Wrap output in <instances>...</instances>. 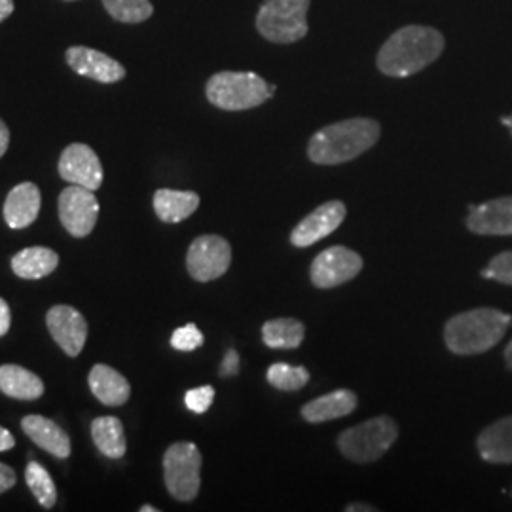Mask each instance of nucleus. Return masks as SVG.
<instances>
[{
  "instance_id": "f257e3e1",
  "label": "nucleus",
  "mask_w": 512,
  "mask_h": 512,
  "mask_svg": "<svg viewBox=\"0 0 512 512\" xmlns=\"http://www.w3.org/2000/svg\"><path fill=\"white\" fill-rule=\"evenodd\" d=\"M446 48L442 33L425 25H406L395 31L380 48L378 71L391 78H406L433 65Z\"/></svg>"
},
{
  "instance_id": "f03ea898",
  "label": "nucleus",
  "mask_w": 512,
  "mask_h": 512,
  "mask_svg": "<svg viewBox=\"0 0 512 512\" xmlns=\"http://www.w3.org/2000/svg\"><path fill=\"white\" fill-rule=\"evenodd\" d=\"M382 128L372 118H349L317 131L308 145V156L317 165L351 162L374 147Z\"/></svg>"
},
{
  "instance_id": "7ed1b4c3",
  "label": "nucleus",
  "mask_w": 512,
  "mask_h": 512,
  "mask_svg": "<svg viewBox=\"0 0 512 512\" xmlns=\"http://www.w3.org/2000/svg\"><path fill=\"white\" fill-rule=\"evenodd\" d=\"M512 323L509 313L476 308L452 317L444 327V342L456 355H478L494 348Z\"/></svg>"
},
{
  "instance_id": "20e7f679",
  "label": "nucleus",
  "mask_w": 512,
  "mask_h": 512,
  "mask_svg": "<svg viewBox=\"0 0 512 512\" xmlns=\"http://www.w3.org/2000/svg\"><path fill=\"white\" fill-rule=\"evenodd\" d=\"M275 86H270L262 76L255 73L222 71L207 80V101L220 110L239 112L255 109L272 99Z\"/></svg>"
},
{
  "instance_id": "39448f33",
  "label": "nucleus",
  "mask_w": 512,
  "mask_h": 512,
  "mask_svg": "<svg viewBox=\"0 0 512 512\" xmlns=\"http://www.w3.org/2000/svg\"><path fill=\"white\" fill-rule=\"evenodd\" d=\"M311 0H266L256 14V31L274 44H293L308 35Z\"/></svg>"
},
{
  "instance_id": "423d86ee",
  "label": "nucleus",
  "mask_w": 512,
  "mask_h": 512,
  "mask_svg": "<svg viewBox=\"0 0 512 512\" xmlns=\"http://www.w3.org/2000/svg\"><path fill=\"white\" fill-rule=\"evenodd\" d=\"M399 437V427L389 416L363 421L338 437V448L355 463H372L382 458Z\"/></svg>"
},
{
  "instance_id": "0eeeda50",
  "label": "nucleus",
  "mask_w": 512,
  "mask_h": 512,
  "mask_svg": "<svg viewBox=\"0 0 512 512\" xmlns=\"http://www.w3.org/2000/svg\"><path fill=\"white\" fill-rule=\"evenodd\" d=\"M202 454L194 442H175L164 456V480L167 492L177 501H192L202 486Z\"/></svg>"
},
{
  "instance_id": "6e6552de",
  "label": "nucleus",
  "mask_w": 512,
  "mask_h": 512,
  "mask_svg": "<svg viewBox=\"0 0 512 512\" xmlns=\"http://www.w3.org/2000/svg\"><path fill=\"white\" fill-rule=\"evenodd\" d=\"M230 264L232 247L226 239L215 234H205L194 239L186 255L188 274L200 283L219 279L228 272Z\"/></svg>"
},
{
  "instance_id": "1a4fd4ad",
  "label": "nucleus",
  "mask_w": 512,
  "mask_h": 512,
  "mask_svg": "<svg viewBox=\"0 0 512 512\" xmlns=\"http://www.w3.org/2000/svg\"><path fill=\"white\" fill-rule=\"evenodd\" d=\"M59 220L74 238L90 236L99 217V202L90 188L67 186L57 200Z\"/></svg>"
},
{
  "instance_id": "9d476101",
  "label": "nucleus",
  "mask_w": 512,
  "mask_h": 512,
  "mask_svg": "<svg viewBox=\"0 0 512 512\" xmlns=\"http://www.w3.org/2000/svg\"><path fill=\"white\" fill-rule=\"evenodd\" d=\"M363 270V258L344 245L329 247L311 262V283L317 289H334L357 277Z\"/></svg>"
},
{
  "instance_id": "9b49d317",
  "label": "nucleus",
  "mask_w": 512,
  "mask_h": 512,
  "mask_svg": "<svg viewBox=\"0 0 512 512\" xmlns=\"http://www.w3.org/2000/svg\"><path fill=\"white\" fill-rule=\"evenodd\" d=\"M59 175L67 183L78 184L90 190H99L103 184V165L95 150L84 143H73L59 158Z\"/></svg>"
},
{
  "instance_id": "f8f14e48",
  "label": "nucleus",
  "mask_w": 512,
  "mask_h": 512,
  "mask_svg": "<svg viewBox=\"0 0 512 512\" xmlns=\"http://www.w3.org/2000/svg\"><path fill=\"white\" fill-rule=\"evenodd\" d=\"M346 205L338 200L323 203L315 211H311L308 217L300 220L291 232V243L298 249L311 247L313 243L330 236L340 228V224L346 219Z\"/></svg>"
},
{
  "instance_id": "ddd939ff",
  "label": "nucleus",
  "mask_w": 512,
  "mask_h": 512,
  "mask_svg": "<svg viewBox=\"0 0 512 512\" xmlns=\"http://www.w3.org/2000/svg\"><path fill=\"white\" fill-rule=\"evenodd\" d=\"M46 325L55 340L69 357H78L86 346L88 323L73 306H54L46 315Z\"/></svg>"
},
{
  "instance_id": "4468645a",
  "label": "nucleus",
  "mask_w": 512,
  "mask_h": 512,
  "mask_svg": "<svg viewBox=\"0 0 512 512\" xmlns=\"http://www.w3.org/2000/svg\"><path fill=\"white\" fill-rule=\"evenodd\" d=\"M65 59L74 73L101 84H116L126 78V69L120 61L93 48L71 46L65 52Z\"/></svg>"
},
{
  "instance_id": "2eb2a0df",
  "label": "nucleus",
  "mask_w": 512,
  "mask_h": 512,
  "mask_svg": "<svg viewBox=\"0 0 512 512\" xmlns=\"http://www.w3.org/2000/svg\"><path fill=\"white\" fill-rule=\"evenodd\" d=\"M467 228L478 236H512V196L469 205Z\"/></svg>"
},
{
  "instance_id": "dca6fc26",
  "label": "nucleus",
  "mask_w": 512,
  "mask_h": 512,
  "mask_svg": "<svg viewBox=\"0 0 512 512\" xmlns=\"http://www.w3.org/2000/svg\"><path fill=\"white\" fill-rule=\"evenodd\" d=\"M42 196L35 183H21L14 186L4 202V220L12 230L29 228L40 213Z\"/></svg>"
},
{
  "instance_id": "f3484780",
  "label": "nucleus",
  "mask_w": 512,
  "mask_h": 512,
  "mask_svg": "<svg viewBox=\"0 0 512 512\" xmlns=\"http://www.w3.org/2000/svg\"><path fill=\"white\" fill-rule=\"evenodd\" d=\"M21 429L29 439L54 458L67 459L71 456V439L55 421L31 414L21 420Z\"/></svg>"
},
{
  "instance_id": "a211bd4d",
  "label": "nucleus",
  "mask_w": 512,
  "mask_h": 512,
  "mask_svg": "<svg viewBox=\"0 0 512 512\" xmlns=\"http://www.w3.org/2000/svg\"><path fill=\"white\" fill-rule=\"evenodd\" d=\"M480 458L495 465L512 463V416L486 427L476 440Z\"/></svg>"
},
{
  "instance_id": "6ab92c4d",
  "label": "nucleus",
  "mask_w": 512,
  "mask_h": 512,
  "mask_svg": "<svg viewBox=\"0 0 512 512\" xmlns=\"http://www.w3.org/2000/svg\"><path fill=\"white\" fill-rule=\"evenodd\" d=\"M88 384L95 399L105 406H122L131 395L129 382L109 365H95L88 376Z\"/></svg>"
},
{
  "instance_id": "aec40b11",
  "label": "nucleus",
  "mask_w": 512,
  "mask_h": 512,
  "mask_svg": "<svg viewBox=\"0 0 512 512\" xmlns=\"http://www.w3.org/2000/svg\"><path fill=\"white\" fill-rule=\"evenodd\" d=\"M357 408V395L349 389H338L302 408V418L310 423H323V421L338 420L351 414Z\"/></svg>"
},
{
  "instance_id": "412c9836",
  "label": "nucleus",
  "mask_w": 512,
  "mask_h": 512,
  "mask_svg": "<svg viewBox=\"0 0 512 512\" xmlns=\"http://www.w3.org/2000/svg\"><path fill=\"white\" fill-rule=\"evenodd\" d=\"M0 391L18 401H37L44 395V382L35 372L19 365L0 366Z\"/></svg>"
},
{
  "instance_id": "4be33fe9",
  "label": "nucleus",
  "mask_w": 512,
  "mask_h": 512,
  "mask_svg": "<svg viewBox=\"0 0 512 512\" xmlns=\"http://www.w3.org/2000/svg\"><path fill=\"white\" fill-rule=\"evenodd\" d=\"M152 203L158 219L175 224V222H183L196 213V209L200 207V196L188 190L162 188L154 194Z\"/></svg>"
},
{
  "instance_id": "5701e85b",
  "label": "nucleus",
  "mask_w": 512,
  "mask_h": 512,
  "mask_svg": "<svg viewBox=\"0 0 512 512\" xmlns=\"http://www.w3.org/2000/svg\"><path fill=\"white\" fill-rule=\"evenodd\" d=\"M92 439L97 450L110 459L126 456L128 444L122 421L114 416H101L92 421Z\"/></svg>"
},
{
  "instance_id": "b1692460",
  "label": "nucleus",
  "mask_w": 512,
  "mask_h": 512,
  "mask_svg": "<svg viewBox=\"0 0 512 512\" xmlns=\"http://www.w3.org/2000/svg\"><path fill=\"white\" fill-rule=\"evenodd\" d=\"M59 264V255L48 247H27L12 258V270L21 279H42L52 274Z\"/></svg>"
},
{
  "instance_id": "393cba45",
  "label": "nucleus",
  "mask_w": 512,
  "mask_h": 512,
  "mask_svg": "<svg viewBox=\"0 0 512 512\" xmlns=\"http://www.w3.org/2000/svg\"><path fill=\"white\" fill-rule=\"evenodd\" d=\"M304 336L306 329L298 319H272L262 327V340L272 349H296Z\"/></svg>"
},
{
  "instance_id": "a878e982",
  "label": "nucleus",
  "mask_w": 512,
  "mask_h": 512,
  "mask_svg": "<svg viewBox=\"0 0 512 512\" xmlns=\"http://www.w3.org/2000/svg\"><path fill=\"white\" fill-rule=\"evenodd\" d=\"M25 482L40 503V507H44L46 511L54 509V505L57 503L54 480L38 461H29V465L25 469Z\"/></svg>"
},
{
  "instance_id": "bb28decb",
  "label": "nucleus",
  "mask_w": 512,
  "mask_h": 512,
  "mask_svg": "<svg viewBox=\"0 0 512 512\" xmlns=\"http://www.w3.org/2000/svg\"><path fill=\"white\" fill-rule=\"evenodd\" d=\"M103 6L120 23H143L154 14L150 0H103Z\"/></svg>"
},
{
  "instance_id": "cd10ccee",
  "label": "nucleus",
  "mask_w": 512,
  "mask_h": 512,
  "mask_svg": "<svg viewBox=\"0 0 512 512\" xmlns=\"http://www.w3.org/2000/svg\"><path fill=\"white\" fill-rule=\"evenodd\" d=\"M268 384L279 391H298L310 382V372L304 366L275 363L268 368Z\"/></svg>"
},
{
  "instance_id": "c85d7f7f",
  "label": "nucleus",
  "mask_w": 512,
  "mask_h": 512,
  "mask_svg": "<svg viewBox=\"0 0 512 512\" xmlns=\"http://www.w3.org/2000/svg\"><path fill=\"white\" fill-rule=\"evenodd\" d=\"M202 330L198 329L194 323H188L181 329L175 330L171 336V348L177 351H196L203 346Z\"/></svg>"
},
{
  "instance_id": "c756f323",
  "label": "nucleus",
  "mask_w": 512,
  "mask_h": 512,
  "mask_svg": "<svg viewBox=\"0 0 512 512\" xmlns=\"http://www.w3.org/2000/svg\"><path fill=\"white\" fill-rule=\"evenodd\" d=\"M486 279H494L497 283L512 287V251H505L490 260V264L482 270Z\"/></svg>"
},
{
  "instance_id": "7c9ffc66",
  "label": "nucleus",
  "mask_w": 512,
  "mask_h": 512,
  "mask_svg": "<svg viewBox=\"0 0 512 512\" xmlns=\"http://www.w3.org/2000/svg\"><path fill=\"white\" fill-rule=\"evenodd\" d=\"M213 401H215V389L211 385H202V387L190 389L184 395L186 408L194 414H205L211 408Z\"/></svg>"
},
{
  "instance_id": "2f4dec72",
  "label": "nucleus",
  "mask_w": 512,
  "mask_h": 512,
  "mask_svg": "<svg viewBox=\"0 0 512 512\" xmlns=\"http://www.w3.org/2000/svg\"><path fill=\"white\" fill-rule=\"evenodd\" d=\"M239 372V355L238 351L230 349L226 355H224V361L220 365V376L222 378H230V376H236Z\"/></svg>"
},
{
  "instance_id": "473e14b6",
  "label": "nucleus",
  "mask_w": 512,
  "mask_h": 512,
  "mask_svg": "<svg viewBox=\"0 0 512 512\" xmlns=\"http://www.w3.org/2000/svg\"><path fill=\"white\" fill-rule=\"evenodd\" d=\"M16 486V471L4 463H0V494L12 490Z\"/></svg>"
},
{
  "instance_id": "72a5a7b5",
  "label": "nucleus",
  "mask_w": 512,
  "mask_h": 512,
  "mask_svg": "<svg viewBox=\"0 0 512 512\" xmlns=\"http://www.w3.org/2000/svg\"><path fill=\"white\" fill-rule=\"evenodd\" d=\"M10 323H12L10 306L6 304V300H4V298H0V338L10 330Z\"/></svg>"
},
{
  "instance_id": "f704fd0d",
  "label": "nucleus",
  "mask_w": 512,
  "mask_h": 512,
  "mask_svg": "<svg viewBox=\"0 0 512 512\" xmlns=\"http://www.w3.org/2000/svg\"><path fill=\"white\" fill-rule=\"evenodd\" d=\"M14 446H16L14 435H12L8 429L0 427V452H8V450H12Z\"/></svg>"
},
{
  "instance_id": "c9c22d12",
  "label": "nucleus",
  "mask_w": 512,
  "mask_h": 512,
  "mask_svg": "<svg viewBox=\"0 0 512 512\" xmlns=\"http://www.w3.org/2000/svg\"><path fill=\"white\" fill-rule=\"evenodd\" d=\"M10 145V129L4 124V120L0 118V158L6 154Z\"/></svg>"
},
{
  "instance_id": "e433bc0d",
  "label": "nucleus",
  "mask_w": 512,
  "mask_h": 512,
  "mask_svg": "<svg viewBox=\"0 0 512 512\" xmlns=\"http://www.w3.org/2000/svg\"><path fill=\"white\" fill-rule=\"evenodd\" d=\"M14 10H16L14 0H0V23L10 18L14 14Z\"/></svg>"
},
{
  "instance_id": "4c0bfd02",
  "label": "nucleus",
  "mask_w": 512,
  "mask_h": 512,
  "mask_svg": "<svg viewBox=\"0 0 512 512\" xmlns=\"http://www.w3.org/2000/svg\"><path fill=\"white\" fill-rule=\"evenodd\" d=\"M346 511L348 512H372L376 511L374 507H368L365 503H355V505H348L346 507Z\"/></svg>"
},
{
  "instance_id": "58836bf2",
  "label": "nucleus",
  "mask_w": 512,
  "mask_h": 512,
  "mask_svg": "<svg viewBox=\"0 0 512 512\" xmlns=\"http://www.w3.org/2000/svg\"><path fill=\"white\" fill-rule=\"evenodd\" d=\"M505 361H507V365L512 368V340L509 342V346L505 348Z\"/></svg>"
},
{
  "instance_id": "ea45409f",
  "label": "nucleus",
  "mask_w": 512,
  "mask_h": 512,
  "mask_svg": "<svg viewBox=\"0 0 512 512\" xmlns=\"http://www.w3.org/2000/svg\"><path fill=\"white\" fill-rule=\"evenodd\" d=\"M501 122H503V124H505V126H507V128H509V131H511V135H512V114H511V116H507V118H503V120H501Z\"/></svg>"
},
{
  "instance_id": "a19ab883",
  "label": "nucleus",
  "mask_w": 512,
  "mask_h": 512,
  "mask_svg": "<svg viewBox=\"0 0 512 512\" xmlns=\"http://www.w3.org/2000/svg\"><path fill=\"white\" fill-rule=\"evenodd\" d=\"M141 512H158L156 507H150V505H145V507H141Z\"/></svg>"
},
{
  "instance_id": "79ce46f5",
  "label": "nucleus",
  "mask_w": 512,
  "mask_h": 512,
  "mask_svg": "<svg viewBox=\"0 0 512 512\" xmlns=\"http://www.w3.org/2000/svg\"><path fill=\"white\" fill-rule=\"evenodd\" d=\"M65 2H74V0H65Z\"/></svg>"
}]
</instances>
